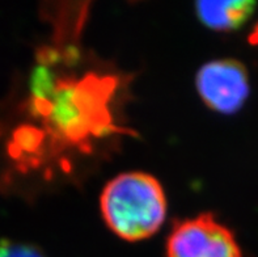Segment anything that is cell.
Here are the masks:
<instances>
[{
	"label": "cell",
	"mask_w": 258,
	"mask_h": 257,
	"mask_svg": "<svg viewBox=\"0 0 258 257\" xmlns=\"http://www.w3.org/2000/svg\"><path fill=\"white\" fill-rule=\"evenodd\" d=\"M100 208L105 223L118 238L139 241L160 230L167 215V197L155 176L126 172L105 185Z\"/></svg>",
	"instance_id": "1"
},
{
	"label": "cell",
	"mask_w": 258,
	"mask_h": 257,
	"mask_svg": "<svg viewBox=\"0 0 258 257\" xmlns=\"http://www.w3.org/2000/svg\"><path fill=\"white\" fill-rule=\"evenodd\" d=\"M113 80L88 76L78 83H63L54 89V94L36 93L34 109L45 117L50 116L54 129L72 142L84 140L89 135H100L110 129L108 111L109 94Z\"/></svg>",
	"instance_id": "2"
},
{
	"label": "cell",
	"mask_w": 258,
	"mask_h": 257,
	"mask_svg": "<svg viewBox=\"0 0 258 257\" xmlns=\"http://www.w3.org/2000/svg\"><path fill=\"white\" fill-rule=\"evenodd\" d=\"M167 257H242L233 232L210 213L174 222Z\"/></svg>",
	"instance_id": "3"
},
{
	"label": "cell",
	"mask_w": 258,
	"mask_h": 257,
	"mask_svg": "<svg viewBox=\"0 0 258 257\" xmlns=\"http://www.w3.org/2000/svg\"><path fill=\"white\" fill-rule=\"evenodd\" d=\"M196 84L203 102L222 114L239 112L250 93L248 70L236 59L207 62L197 74Z\"/></svg>",
	"instance_id": "4"
},
{
	"label": "cell",
	"mask_w": 258,
	"mask_h": 257,
	"mask_svg": "<svg viewBox=\"0 0 258 257\" xmlns=\"http://www.w3.org/2000/svg\"><path fill=\"white\" fill-rule=\"evenodd\" d=\"M255 8L250 0L233 2H200L196 4V11L201 23L216 32H229L239 29Z\"/></svg>",
	"instance_id": "5"
},
{
	"label": "cell",
	"mask_w": 258,
	"mask_h": 257,
	"mask_svg": "<svg viewBox=\"0 0 258 257\" xmlns=\"http://www.w3.org/2000/svg\"><path fill=\"white\" fill-rule=\"evenodd\" d=\"M0 257H46L37 245L24 241L0 239Z\"/></svg>",
	"instance_id": "6"
},
{
	"label": "cell",
	"mask_w": 258,
	"mask_h": 257,
	"mask_svg": "<svg viewBox=\"0 0 258 257\" xmlns=\"http://www.w3.org/2000/svg\"><path fill=\"white\" fill-rule=\"evenodd\" d=\"M248 41H249V43H250V45H258V23L254 25L252 33L249 34Z\"/></svg>",
	"instance_id": "7"
}]
</instances>
